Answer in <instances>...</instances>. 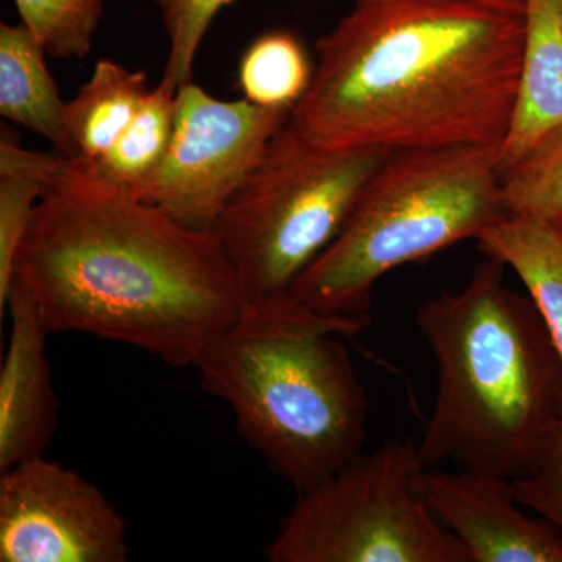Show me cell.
I'll return each mask as SVG.
<instances>
[{
  "instance_id": "cell-1",
  "label": "cell",
  "mask_w": 562,
  "mask_h": 562,
  "mask_svg": "<svg viewBox=\"0 0 562 562\" xmlns=\"http://www.w3.org/2000/svg\"><path fill=\"white\" fill-rule=\"evenodd\" d=\"M524 41L525 11L471 0H357L317 41L312 83L290 124L328 149L502 144Z\"/></svg>"
},
{
  "instance_id": "cell-17",
  "label": "cell",
  "mask_w": 562,
  "mask_h": 562,
  "mask_svg": "<svg viewBox=\"0 0 562 562\" xmlns=\"http://www.w3.org/2000/svg\"><path fill=\"white\" fill-rule=\"evenodd\" d=\"M314 66L291 32H268L244 54L239 87L247 101L265 109L291 111L312 83Z\"/></svg>"
},
{
  "instance_id": "cell-6",
  "label": "cell",
  "mask_w": 562,
  "mask_h": 562,
  "mask_svg": "<svg viewBox=\"0 0 562 562\" xmlns=\"http://www.w3.org/2000/svg\"><path fill=\"white\" fill-rule=\"evenodd\" d=\"M390 149H328L290 121L273 136L214 231L246 305L288 299L349 220Z\"/></svg>"
},
{
  "instance_id": "cell-8",
  "label": "cell",
  "mask_w": 562,
  "mask_h": 562,
  "mask_svg": "<svg viewBox=\"0 0 562 562\" xmlns=\"http://www.w3.org/2000/svg\"><path fill=\"white\" fill-rule=\"evenodd\" d=\"M290 116V111L265 109L247 99L221 101L188 81L177 90L165 160L135 199L188 227L216 228Z\"/></svg>"
},
{
  "instance_id": "cell-7",
  "label": "cell",
  "mask_w": 562,
  "mask_h": 562,
  "mask_svg": "<svg viewBox=\"0 0 562 562\" xmlns=\"http://www.w3.org/2000/svg\"><path fill=\"white\" fill-rule=\"evenodd\" d=\"M413 439L391 438L297 492L266 547L271 562H472L419 491Z\"/></svg>"
},
{
  "instance_id": "cell-18",
  "label": "cell",
  "mask_w": 562,
  "mask_h": 562,
  "mask_svg": "<svg viewBox=\"0 0 562 562\" xmlns=\"http://www.w3.org/2000/svg\"><path fill=\"white\" fill-rule=\"evenodd\" d=\"M501 192L509 214L550 220L562 213V124L502 171Z\"/></svg>"
},
{
  "instance_id": "cell-21",
  "label": "cell",
  "mask_w": 562,
  "mask_h": 562,
  "mask_svg": "<svg viewBox=\"0 0 562 562\" xmlns=\"http://www.w3.org/2000/svg\"><path fill=\"white\" fill-rule=\"evenodd\" d=\"M43 181L25 176H0V312L14 276L18 251L27 235L33 213L46 195Z\"/></svg>"
},
{
  "instance_id": "cell-14",
  "label": "cell",
  "mask_w": 562,
  "mask_h": 562,
  "mask_svg": "<svg viewBox=\"0 0 562 562\" xmlns=\"http://www.w3.org/2000/svg\"><path fill=\"white\" fill-rule=\"evenodd\" d=\"M486 257L517 273L562 362V236L549 221L508 214L476 239Z\"/></svg>"
},
{
  "instance_id": "cell-24",
  "label": "cell",
  "mask_w": 562,
  "mask_h": 562,
  "mask_svg": "<svg viewBox=\"0 0 562 562\" xmlns=\"http://www.w3.org/2000/svg\"><path fill=\"white\" fill-rule=\"evenodd\" d=\"M471 2L483 3V5L494 7V9L524 13L527 0H471Z\"/></svg>"
},
{
  "instance_id": "cell-13",
  "label": "cell",
  "mask_w": 562,
  "mask_h": 562,
  "mask_svg": "<svg viewBox=\"0 0 562 562\" xmlns=\"http://www.w3.org/2000/svg\"><path fill=\"white\" fill-rule=\"evenodd\" d=\"M0 114L76 158L66 102L46 65V50L25 25H0Z\"/></svg>"
},
{
  "instance_id": "cell-15",
  "label": "cell",
  "mask_w": 562,
  "mask_h": 562,
  "mask_svg": "<svg viewBox=\"0 0 562 562\" xmlns=\"http://www.w3.org/2000/svg\"><path fill=\"white\" fill-rule=\"evenodd\" d=\"M176 94L177 88L171 81L161 79L144 99L127 131L103 157L90 165L72 160L74 176L102 190L136 198L160 168L169 149Z\"/></svg>"
},
{
  "instance_id": "cell-10",
  "label": "cell",
  "mask_w": 562,
  "mask_h": 562,
  "mask_svg": "<svg viewBox=\"0 0 562 562\" xmlns=\"http://www.w3.org/2000/svg\"><path fill=\"white\" fill-rule=\"evenodd\" d=\"M428 508L465 547L472 562H562V536L520 509L512 480L462 469H425Z\"/></svg>"
},
{
  "instance_id": "cell-5",
  "label": "cell",
  "mask_w": 562,
  "mask_h": 562,
  "mask_svg": "<svg viewBox=\"0 0 562 562\" xmlns=\"http://www.w3.org/2000/svg\"><path fill=\"white\" fill-rule=\"evenodd\" d=\"M498 151L501 144L391 151L288 301L321 316L371 321L373 288L383 276L479 239L508 216Z\"/></svg>"
},
{
  "instance_id": "cell-4",
  "label": "cell",
  "mask_w": 562,
  "mask_h": 562,
  "mask_svg": "<svg viewBox=\"0 0 562 562\" xmlns=\"http://www.w3.org/2000/svg\"><path fill=\"white\" fill-rule=\"evenodd\" d=\"M371 321L279 302L246 305L195 361L201 386L235 414L239 435L295 492L362 452L369 398L339 336Z\"/></svg>"
},
{
  "instance_id": "cell-19",
  "label": "cell",
  "mask_w": 562,
  "mask_h": 562,
  "mask_svg": "<svg viewBox=\"0 0 562 562\" xmlns=\"http://www.w3.org/2000/svg\"><path fill=\"white\" fill-rule=\"evenodd\" d=\"M21 24L47 55L85 58L103 14V0H14Z\"/></svg>"
},
{
  "instance_id": "cell-20",
  "label": "cell",
  "mask_w": 562,
  "mask_h": 562,
  "mask_svg": "<svg viewBox=\"0 0 562 562\" xmlns=\"http://www.w3.org/2000/svg\"><path fill=\"white\" fill-rule=\"evenodd\" d=\"M160 9L169 38L168 61L162 79L179 90L192 80L195 55L211 22L235 0H154Z\"/></svg>"
},
{
  "instance_id": "cell-16",
  "label": "cell",
  "mask_w": 562,
  "mask_h": 562,
  "mask_svg": "<svg viewBox=\"0 0 562 562\" xmlns=\"http://www.w3.org/2000/svg\"><path fill=\"white\" fill-rule=\"evenodd\" d=\"M147 76L111 60H99L90 80L66 102V124L79 165L98 161L135 120L149 94Z\"/></svg>"
},
{
  "instance_id": "cell-11",
  "label": "cell",
  "mask_w": 562,
  "mask_h": 562,
  "mask_svg": "<svg viewBox=\"0 0 562 562\" xmlns=\"http://www.w3.org/2000/svg\"><path fill=\"white\" fill-rule=\"evenodd\" d=\"M5 308L11 331L0 368V472L44 457L60 409L46 351L50 331L18 277L11 280Z\"/></svg>"
},
{
  "instance_id": "cell-9",
  "label": "cell",
  "mask_w": 562,
  "mask_h": 562,
  "mask_svg": "<svg viewBox=\"0 0 562 562\" xmlns=\"http://www.w3.org/2000/svg\"><path fill=\"white\" fill-rule=\"evenodd\" d=\"M128 558L124 519L94 483L44 457L0 472V561Z\"/></svg>"
},
{
  "instance_id": "cell-3",
  "label": "cell",
  "mask_w": 562,
  "mask_h": 562,
  "mask_svg": "<svg viewBox=\"0 0 562 562\" xmlns=\"http://www.w3.org/2000/svg\"><path fill=\"white\" fill-rule=\"evenodd\" d=\"M486 257L458 292L422 303L417 327L438 366L420 441L427 469L453 462L503 479L527 475L562 417V362L530 295Z\"/></svg>"
},
{
  "instance_id": "cell-25",
  "label": "cell",
  "mask_w": 562,
  "mask_h": 562,
  "mask_svg": "<svg viewBox=\"0 0 562 562\" xmlns=\"http://www.w3.org/2000/svg\"><path fill=\"white\" fill-rule=\"evenodd\" d=\"M546 221H549L550 224H552L553 227L557 228V232L562 236V213L557 214V216L550 217V220Z\"/></svg>"
},
{
  "instance_id": "cell-2",
  "label": "cell",
  "mask_w": 562,
  "mask_h": 562,
  "mask_svg": "<svg viewBox=\"0 0 562 562\" xmlns=\"http://www.w3.org/2000/svg\"><path fill=\"white\" fill-rule=\"evenodd\" d=\"M13 277L50 333L127 344L173 368H194L246 308L214 228L188 227L72 168L36 206Z\"/></svg>"
},
{
  "instance_id": "cell-22",
  "label": "cell",
  "mask_w": 562,
  "mask_h": 562,
  "mask_svg": "<svg viewBox=\"0 0 562 562\" xmlns=\"http://www.w3.org/2000/svg\"><path fill=\"white\" fill-rule=\"evenodd\" d=\"M512 484L516 501L562 536V417L543 436L531 471Z\"/></svg>"
},
{
  "instance_id": "cell-23",
  "label": "cell",
  "mask_w": 562,
  "mask_h": 562,
  "mask_svg": "<svg viewBox=\"0 0 562 562\" xmlns=\"http://www.w3.org/2000/svg\"><path fill=\"white\" fill-rule=\"evenodd\" d=\"M72 168V158L60 151L43 154L24 149L16 133L2 128L0 136V176H25L43 181L47 191L60 183Z\"/></svg>"
},
{
  "instance_id": "cell-12",
  "label": "cell",
  "mask_w": 562,
  "mask_h": 562,
  "mask_svg": "<svg viewBox=\"0 0 562 562\" xmlns=\"http://www.w3.org/2000/svg\"><path fill=\"white\" fill-rule=\"evenodd\" d=\"M562 124V0H527L522 68L512 122L502 140L501 173Z\"/></svg>"
}]
</instances>
